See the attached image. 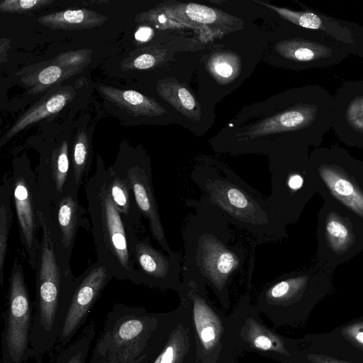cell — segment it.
I'll return each instance as SVG.
<instances>
[{
	"mask_svg": "<svg viewBox=\"0 0 363 363\" xmlns=\"http://www.w3.org/2000/svg\"><path fill=\"white\" fill-rule=\"evenodd\" d=\"M194 211L181 230L184 252V281L208 283L218 290L225 288L241 272H252L257 245L248 236L236 238L230 224L206 196L187 199Z\"/></svg>",
	"mask_w": 363,
	"mask_h": 363,
	"instance_id": "obj_1",
	"label": "cell"
},
{
	"mask_svg": "<svg viewBox=\"0 0 363 363\" xmlns=\"http://www.w3.org/2000/svg\"><path fill=\"white\" fill-rule=\"evenodd\" d=\"M190 178L229 224L247 235L257 245L288 236L286 225L269 206L267 197L229 167L205 162L194 169Z\"/></svg>",
	"mask_w": 363,
	"mask_h": 363,
	"instance_id": "obj_2",
	"label": "cell"
},
{
	"mask_svg": "<svg viewBox=\"0 0 363 363\" xmlns=\"http://www.w3.org/2000/svg\"><path fill=\"white\" fill-rule=\"evenodd\" d=\"M35 303L30 332L31 357L37 359L56 345L77 284L55 252L49 228L41 213V242L35 269Z\"/></svg>",
	"mask_w": 363,
	"mask_h": 363,
	"instance_id": "obj_3",
	"label": "cell"
},
{
	"mask_svg": "<svg viewBox=\"0 0 363 363\" xmlns=\"http://www.w3.org/2000/svg\"><path fill=\"white\" fill-rule=\"evenodd\" d=\"M106 170L99 160L94 174L84 184L96 262L113 278L135 283L134 249L140 236L127 228L116 208L108 190Z\"/></svg>",
	"mask_w": 363,
	"mask_h": 363,
	"instance_id": "obj_4",
	"label": "cell"
},
{
	"mask_svg": "<svg viewBox=\"0 0 363 363\" xmlns=\"http://www.w3.org/2000/svg\"><path fill=\"white\" fill-rule=\"evenodd\" d=\"M309 164L315 192L345 211L363 229V162L335 145L315 147Z\"/></svg>",
	"mask_w": 363,
	"mask_h": 363,
	"instance_id": "obj_5",
	"label": "cell"
},
{
	"mask_svg": "<svg viewBox=\"0 0 363 363\" xmlns=\"http://www.w3.org/2000/svg\"><path fill=\"white\" fill-rule=\"evenodd\" d=\"M150 317L142 308L117 303L108 313L87 363H147Z\"/></svg>",
	"mask_w": 363,
	"mask_h": 363,
	"instance_id": "obj_6",
	"label": "cell"
},
{
	"mask_svg": "<svg viewBox=\"0 0 363 363\" xmlns=\"http://www.w3.org/2000/svg\"><path fill=\"white\" fill-rule=\"evenodd\" d=\"M308 147L300 145L285 156L274 159L271 166L269 206L286 225L297 222L315 192Z\"/></svg>",
	"mask_w": 363,
	"mask_h": 363,
	"instance_id": "obj_7",
	"label": "cell"
},
{
	"mask_svg": "<svg viewBox=\"0 0 363 363\" xmlns=\"http://www.w3.org/2000/svg\"><path fill=\"white\" fill-rule=\"evenodd\" d=\"M32 312L23 265L15 257L9 280L0 363H26L31 357Z\"/></svg>",
	"mask_w": 363,
	"mask_h": 363,
	"instance_id": "obj_8",
	"label": "cell"
},
{
	"mask_svg": "<svg viewBox=\"0 0 363 363\" xmlns=\"http://www.w3.org/2000/svg\"><path fill=\"white\" fill-rule=\"evenodd\" d=\"M13 199L25 257L35 271L41 242V213L49 204L43 197L35 172L16 163L11 173Z\"/></svg>",
	"mask_w": 363,
	"mask_h": 363,
	"instance_id": "obj_9",
	"label": "cell"
},
{
	"mask_svg": "<svg viewBox=\"0 0 363 363\" xmlns=\"http://www.w3.org/2000/svg\"><path fill=\"white\" fill-rule=\"evenodd\" d=\"M318 257L335 269L363 249V229L345 211L324 201L318 216Z\"/></svg>",
	"mask_w": 363,
	"mask_h": 363,
	"instance_id": "obj_10",
	"label": "cell"
},
{
	"mask_svg": "<svg viewBox=\"0 0 363 363\" xmlns=\"http://www.w3.org/2000/svg\"><path fill=\"white\" fill-rule=\"evenodd\" d=\"M300 28L297 35L274 45L281 57L299 68L330 67L340 63L350 54H354L350 46L323 32Z\"/></svg>",
	"mask_w": 363,
	"mask_h": 363,
	"instance_id": "obj_11",
	"label": "cell"
},
{
	"mask_svg": "<svg viewBox=\"0 0 363 363\" xmlns=\"http://www.w3.org/2000/svg\"><path fill=\"white\" fill-rule=\"evenodd\" d=\"M79 191L76 188L66 191L43 211L57 261L65 272L72 271L69 262L78 230L91 231V222L78 199Z\"/></svg>",
	"mask_w": 363,
	"mask_h": 363,
	"instance_id": "obj_12",
	"label": "cell"
},
{
	"mask_svg": "<svg viewBox=\"0 0 363 363\" xmlns=\"http://www.w3.org/2000/svg\"><path fill=\"white\" fill-rule=\"evenodd\" d=\"M113 278L106 267L98 262L77 277L74 292L57 342L59 350L72 341L85 323L101 292Z\"/></svg>",
	"mask_w": 363,
	"mask_h": 363,
	"instance_id": "obj_13",
	"label": "cell"
},
{
	"mask_svg": "<svg viewBox=\"0 0 363 363\" xmlns=\"http://www.w3.org/2000/svg\"><path fill=\"white\" fill-rule=\"evenodd\" d=\"M111 168L127 182L143 218L148 221L154 240L165 252L174 254L175 252L167 242L160 216L149 163L143 160L117 162Z\"/></svg>",
	"mask_w": 363,
	"mask_h": 363,
	"instance_id": "obj_14",
	"label": "cell"
},
{
	"mask_svg": "<svg viewBox=\"0 0 363 363\" xmlns=\"http://www.w3.org/2000/svg\"><path fill=\"white\" fill-rule=\"evenodd\" d=\"M182 254L164 252L152 246L149 236L140 237L134 249V284L150 286H175L182 274Z\"/></svg>",
	"mask_w": 363,
	"mask_h": 363,
	"instance_id": "obj_15",
	"label": "cell"
},
{
	"mask_svg": "<svg viewBox=\"0 0 363 363\" xmlns=\"http://www.w3.org/2000/svg\"><path fill=\"white\" fill-rule=\"evenodd\" d=\"M333 98L336 136L350 147L363 149V79L345 82Z\"/></svg>",
	"mask_w": 363,
	"mask_h": 363,
	"instance_id": "obj_16",
	"label": "cell"
},
{
	"mask_svg": "<svg viewBox=\"0 0 363 363\" xmlns=\"http://www.w3.org/2000/svg\"><path fill=\"white\" fill-rule=\"evenodd\" d=\"M274 11L279 16L296 27L323 32L337 40L350 46L359 57L363 27L357 23L338 19L320 11L305 8L293 11L259 1H255Z\"/></svg>",
	"mask_w": 363,
	"mask_h": 363,
	"instance_id": "obj_17",
	"label": "cell"
},
{
	"mask_svg": "<svg viewBox=\"0 0 363 363\" xmlns=\"http://www.w3.org/2000/svg\"><path fill=\"white\" fill-rule=\"evenodd\" d=\"M106 180L110 196L127 228L140 234L143 230V218L127 182L111 167L106 170Z\"/></svg>",
	"mask_w": 363,
	"mask_h": 363,
	"instance_id": "obj_18",
	"label": "cell"
},
{
	"mask_svg": "<svg viewBox=\"0 0 363 363\" xmlns=\"http://www.w3.org/2000/svg\"><path fill=\"white\" fill-rule=\"evenodd\" d=\"M75 91L71 87L62 88L53 92L40 102L20 116L1 139L6 143L26 127L60 112L74 97Z\"/></svg>",
	"mask_w": 363,
	"mask_h": 363,
	"instance_id": "obj_19",
	"label": "cell"
},
{
	"mask_svg": "<svg viewBox=\"0 0 363 363\" xmlns=\"http://www.w3.org/2000/svg\"><path fill=\"white\" fill-rule=\"evenodd\" d=\"M99 92L107 100L134 116H160L167 111L154 99L135 90H123L113 86H96Z\"/></svg>",
	"mask_w": 363,
	"mask_h": 363,
	"instance_id": "obj_20",
	"label": "cell"
},
{
	"mask_svg": "<svg viewBox=\"0 0 363 363\" xmlns=\"http://www.w3.org/2000/svg\"><path fill=\"white\" fill-rule=\"evenodd\" d=\"M106 16L88 9H67L40 16L37 21L52 30H82L104 24Z\"/></svg>",
	"mask_w": 363,
	"mask_h": 363,
	"instance_id": "obj_21",
	"label": "cell"
},
{
	"mask_svg": "<svg viewBox=\"0 0 363 363\" xmlns=\"http://www.w3.org/2000/svg\"><path fill=\"white\" fill-rule=\"evenodd\" d=\"M160 6L172 18L186 23L189 21L202 25L230 24V21H235L232 16L210 7L194 4L165 3Z\"/></svg>",
	"mask_w": 363,
	"mask_h": 363,
	"instance_id": "obj_22",
	"label": "cell"
},
{
	"mask_svg": "<svg viewBox=\"0 0 363 363\" xmlns=\"http://www.w3.org/2000/svg\"><path fill=\"white\" fill-rule=\"evenodd\" d=\"M157 91L164 100L184 116L194 121L201 119L200 106L191 92L182 84L174 79H162L157 84Z\"/></svg>",
	"mask_w": 363,
	"mask_h": 363,
	"instance_id": "obj_23",
	"label": "cell"
},
{
	"mask_svg": "<svg viewBox=\"0 0 363 363\" xmlns=\"http://www.w3.org/2000/svg\"><path fill=\"white\" fill-rule=\"evenodd\" d=\"M13 184L11 175L6 174L0 186V284L4 286V269L8 249V239L12 225Z\"/></svg>",
	"mask_w": 363,
	"mask_h": 363,
	"instance_id": "obj_24",
	"label": "cell"
},
{
	"mask_svg": "<svg viewBox=\"0 0 363 363\" xmlns=\"http://www.w3.org/2000/svg\"><path fill=\"white\" fill-rule=\"evenodd\" d=\"M96 334V323L92 320L77 338L59 350L55 363H87L89 352Z\"/></svg>",
	"mask_w": 363,
	"mask_h": 363,
	"instance_id": "obj_25",
	"label": "cell"
},
{
	"mask_svg": "<svg viewBox=\"0 0 363 363\" xmlns=\"http://www.w3.org/2000/svg\"><path fill=\"white\" fill-rule=\"evenodd\" d=\"M37 66L34 72L26 74L21 78L24 84L31 87L30 92L32 94L43 91L46 87L75 74L58 66L52 60L50 62H43Z\"/></svg>",
	"mask_w": 363,
	"mask_h": 363,
	"instance_id": "obj_26",
	"label": "cell"
},
{
	"mask_svg": "<svg viewBox=\"0 0 363 363\" xmlns=\"http://www.w3.org/2000/svg\"><path fill=\"white\" fill-rule=\"evenodd\" d=\"M91 164V150L86 133L80 129L76 135L72 150V166L78 189L87 181Z\"/></svg>",
	"mask_w": 363,
	"mask_h": 363,
	"instance_id": "obj_27",
	"label": "cell"
},
{
	"mask_svg": "<svg viewBox=\"0 0 363 363\" xmlns=\"http://www.w3.org/2000/svg\"><path fill=\"white\" fill-rule=\"evenodd\" d=\"M135 22L148 23L158 29L182 28L186 26L183 22L174 19L160 6L155 9L138 13L135 18Z\"/></svg>",
	"mask_w": 363,
	"mask_h": 363,
	"instance_id": "obj_28",
	"label": "cell"
},
{
	"mask_svg": "<svg viewBox=\"0 0 363 363\" xmlns=\"http://www.w3.org/2000/svg\"><path fill=\"white\" fill-rule=\"evenodd\" d=\"M91 50L87 49L62 52L52 61L58 66L75 74L89 62Z\"/></svg>",
	"mask_w": 363,
	"mask_h": 363,
	"instance_id": "obj_29",
	"label": "cell"
},
{
	"mask_svg": "<svg viewBox=\"0 0 363 363\" xmlns=\"http://www.w3.org/2000/svg\"><path fill=\"white\" fill-rule=\"evenodd\" d=\"M140 54L128 57L123 60L121 67L123 70L147 69L153 67L160 61L158 51L141 50Z\"/></svg>",
	"mask_w": 363,
	"mask_h": 363,
	"instance_id": "obj_30",
	"label": "cell"
},
{
	"mask_svg": "<svg viewBox=\"0 0 363 363\" xmlns=\"http://www.w3.org/2000/svg\"><path fill=\"white\" fill-rule=\"evenodd\" d=\"M213 74L220 79L235 77L237 71L235 57L229 54H218L209 63Z\"/></svg>",
	"mask_w": 363,
	"mask_h": 363,
	"instance_id": "obj_31",
	"label": "cell"
},
{
	"mask_svg": "<svg viewBox=\"0 0 363 363\" xmlns=\"http://www.w3.org/2000/svg\"><path fill=\"white\" fill-rule=\"evenodd\" d=\"M55 0H4L0 10L4 13H23L49 5Z\"/></svg>",
	"mask_w": 363,
	"mask_h": 363,
	"instance_id": "obj_32",
	"label": "cell"
},
{
	"mask_svg": "<svg viewBox=\"0 0 363 363\" xmlns=\"http://www.w3.org/2000/svg\"><path fill=\"white\" fill-rule=\"evenodd\" d=\"M342 334L353 345L363 350V321L345 327L342 330Z\"/></svg>",
	"mask_w": 363,
	"mask_h": 363,
	"instance_id": "obj_33",
	"label": "cell"
},
{
	"mask_svg": "<svg viewBox=\"0 0 363 363\" xmlns=\"http://www.w3.org/2000/svg\"><path fill=\"white\" fill-rule=\"evenodd\" d=\"M153 30L148 26L140 27L135 33V38L139 42H146L153 36Z\"/></svg>",
	"mask_w": 363,
	"mask_h": 363,
	"instance_id": "obj_34",
	"label": "cell"
},
{
	"mask_svg": "<svg viewBox=\"0 0 363 363\" xmlns=\"http://www.w3.org/2000/svg\"><path fill=\"white\" fill-rule=\"evenodd\" d=\"M310 358L313 363H347L323 354H313Z\"/></svg>",
	"mask_w": 363,
	"mask_h": 363,
	"instance_id": "obj_35",
	"label": "cell"
},
{
	"mask_svg": "<svg viewBox=\"0 0 363 363\" xmlns=\"http://www.w3.org/2000/svg\"><path fill=\"white\" fill-rule=\"evenodd\" d=\"M255 344L257 347L263 350H268L272 345L270 340L264 335L257 337L255 339Z\"/></svg>",
	"mask_w": 363,
	"mask_h": 363,
	"instance_id": "obj_36",
	"label": "cell"
},
{
	"mask_svg": "<svg viewBox=\"0 0 363 363\" xmlns=\"http://www.w3.org/2000/svg\"><path fill=\"white\" fill-rule=\"evenodd\" d=\"M215 337V332L213 328L208 327L201 332V338L204 342H209Z\"/></svg>",
	"mask_w": 363,
	"mask_h": 363,
	"instance_id": "obj_37",
	"label": "cell"
},
{
	"mask_svg": "<svg viewBox=\"0 0 363 363\" xmlns=\"http://www.w3.org/2000/svg\"><path fill=\"white\" fill-rule=\"evenodd\" d=\"M359 57L363 58V35H362V45H361V50H360V55H359Z\"/></svg>",
	"mask_w": 363,
	"mask_h": 363,
	"instance_id": "obj_38",
	"label": "cell"
},
{
	"mask_svg": "<svg viewBox=\"0 0 363 363\" xmlns=\"http://www.w3.org/2000/svg\"><path fill=\"white\" fill-rule=\"evenodd\" d=\"M35 363H43L42 357H40V358L35 359Z\"/></svg>",
	"mask_w": 363,
	"mask_h": 363,
	"instance_id": "obj_39",
	"label": "cell"
}]
</instances>
